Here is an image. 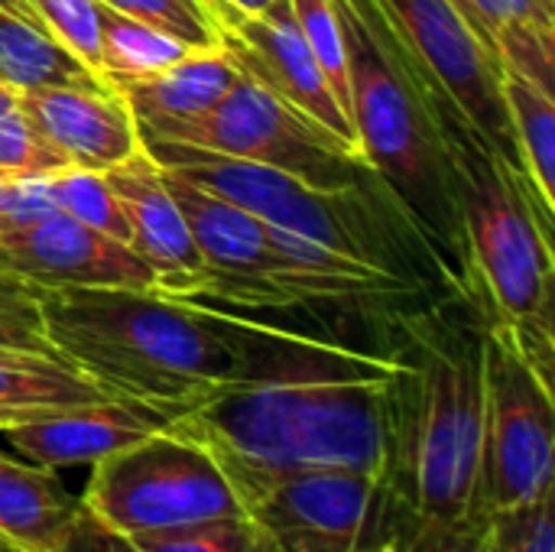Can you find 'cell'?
Returning <instances> with one entry per match:
<instances>
[{
  "label": "cell",
  "mask_w": 555,
  "mask_h": 552,
  "mask_svg": "<svg viewBox=\"0 0 555 552\" xmlns=\"http://www.w3.org/2000/svg\"><path fill=\"white\" fill-rule=\"evenodd\" d=\"M406 511L387 478L309 468L263 488L247 517L283 552H371Z\"/></svg>",
  "instance_id": "cell-10"
},
{
  "label": "cell",
  "mask_w": 555,
  "mask_h": 552,
  "mask_svg": "<svg viewBox=\"0 0 555 552\" xmlns=\"http://www.w3.org/2000/svg\"><path fill=\"white\" fill-rule=\"evenodd\" d=\"M49 33L94 75H101V26L98 0H33Z\"/></svg>",
  "instance_id": "cell-31"
},
{
  "label": "cell",
  "mask_w": 555,
  "mask_h": 552,
  "mask_svg": "<svg viewBox=\"0 0 555 552\" xmlns=\"http://www.w3.org/2000/svg\"><path fill=\"white\" fill-rule=\"evenodd\" d=\"M468 10L501 68L553 91L555 0H468Z\"/></svg>",
  "instance_id": "cell-21"
},
{
  "label": "cell",
  "mask_w": 555,
  "mask_h": 552,
  "mask_svg": "<svg viewBox=\"0 0 555 552\" xmlns=\"http://www.w3.org/2000/svg\"><path fill=\"white\" fill-rule=\"evenodd\" d=\"M400 42L442 85L465 120L517 169H524L501 91V59L452 0H374Z\"/></svg>",
  "instance_id": "cell-11"
},
{
  "label": "cell",
  "mask_w": 555,
  "mask_h": 552,
  "mask_svg": "<svg viewBox=\"0 0 555 552\" xmlns=\"http://www.w3.org/2000/svg\"><path fill=\"white\" fill-rule=\"evenodd\" d=\"M68 163L62 153L39 133L33 117L20 107L0 114V179H29V176H52Z\"/></svg>",
  "instance_id": "cell-29"
},
{
  "label": "cell",
  "mask_w": 555,
  "mask_h": 552,
  "mask_svg": "<svg viewBox=\"0 0 555 552\" xmlns=\"http://www.w3.org/2000/svg\"><path fill=\"white\" fill-rule=\"evenodd\" d=\"M0 552H23V550H16V547H10L7 540H0Z\"/></svg>",
  "instance_id": "cell-37"
},
{
  "label": "cell",
  "mask_w": 555,
  "mask_h": 552,
  "mask_svg": "<svg viewBox=\"0 0 555 552\" xmlns=\"http://www.w3.org/2000/svg\"><path fill=\"white\" fill-rule=\"evenodd\" d=\"M452 3H455V7H459V10H462V13H465L468 20H472V10H468V0H452ZM472 26H475V23H472Z\"/></svg>",
  "instance_id": "cell-36"
},
{
  "label": "cell",
  "mask_w": 555,
  "mask_h": 552,
  "mask_svg": "<svg viewBox=\"0 0 555 552\" xmlns=\"http://www.w3.org/2000/svg\"><path fill=\"white\" fill-rule=\"evenodd\" d=\"M39 309L55 355L114 397L195 407L237 368L218 309L156 290H39Z\"/></svg>",
  "instance_id": "cell-5"
},
{
  "label": "cell",
  "mask_w": 555,
  "mask_h": 552,
  "mask_svg": "<svg viewBox=\"0 0 555 552\" xmlns=\"http://www.w3.org/2000/svg\"><path fill=\"white\" fill-rule=\"evenodd\" d=\"M488 534L491 552H555L553 498L494 514Z\"/></svg>",
  "instance_id": "cell-32"
},
{
  "label": "cell",
  "mask_w": 555,
  "mask_h": 552,
  "mask_svg": "<svg viewBox=\"0 0 555 552\" xmlns=\"http://www.w3.org/2000/svg\"><path fill=\"white\" fill-rule=\"evenodd\" d=\"M98 26H101V68L98 72L111 88L159 75L192 52L182 42L163 36L159 29L101 0H98Z\"/></svg>",
  "instance_id": "cell-23"
},
{
  "label": "cell",
  "mask_w": 555,
  "mask_h": 552,
  "mask_svg": "<svg viewBox=\"0 0 555 552\" xmlns=\"http://www.w3.org/2000/svg\"><path fill=\"white\" fill-rule=\"evenodd\" d=\"M202 7L218 26L221 55L237 72L267 85L293 107L358 146L351 117L338 104L315 55L309 52L289 0H273L260 13H244L228 0H202Z\"/></svg>",
  "instance_id": "cell-12"
},
{
  "label": "cell",
  "mask_w": 555,
  "mask_h": 552,
  "mask_svg": "<svg viewBox=\"0 0 555 552\" xmlns=\"http://www.w3.org/2000/svg\"><path fill=\"white\" fill-rule=\"evenodd\" d=\"M234 78L237 68L221 55V49H202L159 75L117 85V91L127 101L140 137H166L208 114L228 94Z\"/></svg>",
  "instance_id": "cell-18"
},
{
  "label": "cell",
  "mask_w": 555,
  "mask_h": 552,
  "mask_svg": "<svg viewBox=\"0 0 555 552\" xmlns=\"http://www.w3.org/2000/svg\"><path fill=\"white\" fill-rule=\"evenodd\" d=\"M296 23L309 42V52L315 55L328 88L335 91L338 104L351 117V78H348V49L341 36V20L335 13L332 0H289ZM354 127V124H351Z\"/></svg>",
  "instance_id": "cell-26"
},
{
  "label": "cell",
  "mask_w": 555,
  "mask_h": 552,
  "mask_svg": "<svg viewBox=\"0 0 555 552\" xmlns=\"http://www.w3.org/2000/svg\"><path fill=\"white\" fill-rule=\"evenodd\" d=\"M49 185H52V198L59 211L130 247V224H127L117 192L107 182V172L65 166L52 172Z\"/></svg>",
  "instance_id": "cell-24"
},
{
  "label": "cell",
  "mask_w": 555,
  "mask_h": 552,
  "mask_svg": "<svg viewBox=\"0 0 555 552\" xmlns=\"http://www.w3.org/2000/svg\"><path fill=\"white\" fill-rule=\"evenodd\" d=\"M140 146L172 176L250 211L273 234L306 241L338 260L393 277L426 296L465 293L436 241L374 172L345 189H315L283 169L140 137Z\"/></svg>",
  "instance_id": "cell-4"
},
{
  "label": "cell",
  "mask_w": 555,
  "mask_h": 552,
  "mask_svg": "<svg viewBox=\"0 0 555 552\" xmlns=\"http://www.w3.org/2000/svg\"><path fill=\"white\" fill-rule=\"evenodd\" d=\"M81 504L120 537L247 514L218 459L172 426L94 462Z\"/></svg>",
  "instance_id": "cell-8"
},
{
  "label": "cell",
  "mask_w": 555,
  "mask_h": 552,
  "mask_svg": "<svg viewBox=\"0 0 555 552\" xmlns=\"http://www.w3.org/2000/svg\"><path fill=\"white\" fill-rule=\"evenodd\" d=\"M263 552H283L280 547H273V543H267V537H263Z\"/></svg>",
  "instance_id": "cell-38"
},
{
  "label": "cell",
  "mask_w": 555,
  "mask_h": 552,
  "mask_svg": "<svg viewBox=\"0 0 555 552\" xmlns=\"http://www.w3.org/2000/svg\"><path fill=\"white\" fill-rule=\"evenodd\" d=\"M101 3L159 29L163 36L182 42L192 52L218 49V26L211 23L202 0H101Z\"/></svg>",
  "instance_id": "cell-28"
},
{
  "label": "cell",
  "mask_w": 555,
  "mask_h": 552,
  "mask_svg": "<svg viewBox=\"0 0 555 552\" xmlns=\"http://www.w3.org/2000/svg\"><path fill=\"white\" fill-rule=\"evenodd\" d=\"M0 273L36 290H153V267L127 244L52 211L0 231Z\"/></svg>",
  "instance_id": "cell-13"
},
{
  "label": "cell",
  "mask_w": 555,
  "mask_h": 552,
  "mask_svg": "<svg viewBox=\"0 0 555 552\" xmlns=\"http://www.w3.org/2000/svg\"><path fill=\"white\" fill-rule=\"evenodd\" d=\"M107 182L124 205L130 224V251L153 267L156 283L185 280L205 270L192 231L172 192L166 189L163 166L143 146L120 166L107 169Z\"/></svg>",
  "instance_id": "cell-16"
},
{
  "label": "cell",
  "mask_w": 555,
  "mask_h": 552,
  "mask_svg": "<svg viewBox=\"0 0 555 552\" xmlns=\"http://www.w3.org/2000/svg\"><path fill=\"white\" fill-rule=\"evenodd\" d=\"M452 150L468 254L491 316L553 371V208L472 124L455 130Z\"/></svg>",
  "instance_id": "cell-6"
},
{
  "label": "cell",
  "mask_w": 555,
  "mask_h": 552,
  "mask_svg": "<svg viewBox=\"0 0 555 552\" xmlns=\"http://www.w3.org/2000/svg\"><path fill=\"white\" fill-rule=\"evenodd\" d=\"M218 312L237 368L172 429L218 459L244 511L273 482L309 468H354L390 482L403 312L387 322L312 312L309 325L296 322L299 312Z\"/></svg>",
  "instance_id": "cell-1"
},
{
  "label": "cell",
  "mask_w": 555,
  "mask_h": 552,
  "mask_svg": "<svg viewBox=\"0 0 555 552\" xmlns=\"http://www.w3.org/2000/svg\"><path fill=\"white\" fill-rule=\"evenodd\" d=\"M62 552H140V550L130 543V537L114 534L111 527H104L101 521H94V517L85 511V514H81V521H78V527H75V534H72V540L62 547Z\"/></svg>",
  "instance_id": "cell-33"
},
{
  "label": "cell",
  "mask_w": 555,
  "mask_h": 552,
  "mask_svg": "<svg viewBox=\"0 0 555 552\" xmlns=\"http://www.w3.org/2000/svg\"><path fill=\"white\" fill-rule=\"evenodd\" d=\"M555 495L553 371L520 332L488 319L485 329V436L478 508L491 521Z\"/></svg>",
  "instance_id": "cell-7"
},
{
  "label": "cell",
  "mask_w": 555,
  "mask_h": 552,
  "mask_svg": "<svg viewBox=\"0 0 555 552\" xmlns=\"http://www.w3.org/2000/svg\"><path fill=\"white\" fill-rule=\"evenodd\" d=\"M114 400L107 387L59 355L0 348V426H20L75 407Z\"/></svg>",
  "instance_id": "cell-19"
},
{
  "label": "cell",
  "mask_w": 555,
  "mask_h": 552,
  "mask_svg": "<svg viewBox=\"0 0 555 552\" xmlns=\"http://www.w3.org/2000/svg\"><path fill=\"white\" fill-rule=\"evenodd\" d=\"M169 140L260 166L283 169L315 189H345L374 176L354 143L332 133L286 98L237 72L228 94L198 120L176 127Z\"/></svg>",
  "instance_id": "cell-9"
},
{
  "label": "cell",
  "mask_w": 555,
  "mask_h": 552,
  "mask_svg": "<svg viewBox=\"0 0 555 552\" xmlns=\"http://www.w3.org/2000/svg\"><path fill=\"white\" fill-rule=\"evenodd\" d=\"M81 514V495H72L52 468L0 449V540L23 552H62Z\"/></svg>",
  "instance_id": "cell-17"
},
{
  "label": "cell",
  "mask_w": 555,
  "mask_h": 552,
  "mask_svg": "<svg viewBox=\"0 0 555 552\" xmlns=\"http://www.w3.org/2000/svg\"><path fill=\"white\" fill-rule=\"evenodd\" d=\"M501 91L527 179L555 208V98L550 88L504 68Z\"/></svg>",
  "instance_id": "cell-22"
},
{
  "label": "cell",
  "mask_w": 555,
  "mask_h": 552,
  "mask_svg": "<svg viewBox=\"0 0 555 552\" xmlns=\"http://www.w3.org/2000/svg\"><path fill=\"white\" fill-rule=\"evenodd\" d=\"M488 319L481 290L436 296L397 319L390 485L420 517L488 521L478 508Z\"/></svg>",
  "instance_id": "cell-2"
},
{
  "label": "cell",
  "mask_w": 555,
  "mask_h": 552,
  "mask_svg": "<svg viewBox=\"0 0 555 552\" xmlns=\"http://www.w3.org/2000/svg\"><path fill=\"white\" fill-rule=\"evenodd\" d=\"M228 3H234V7L244 10V13H260V10H267L273 0H228Z\"/></svg>",
  "instance_id": "cell-34"
},
{
  "label": "cell",
  "mask_w": 555,
  "mask_h": 552,
  "mask_svg": "<svg viewBox=\"0 0 555 552\" xmlns=\"http://www.w3.org/2000/svg\"><path fill=\"white\" fill-rule=\"evenodd\" d=\"M0 78L20 91L107 85L49 33L33 0H0Z\"/></svg>",
  "instance_id": "cell-20"
},
{
  "label": "cell",
  "mask_w": 555,
  "mask_h": 552,
  "mask_svg": "<svg viewBox=\"0 0 555 552\" xmlns=\"http://www.w3.org/2000/svg\"><path fill=\"white\" fill-rule=\"evenodd\" d=\"M39 133L68 166L107 172L140 150L133 114L117 88H29L20 91Z\"/></svg>",
  "instance_id": "cell-15"
},
{
  "label": "cell",
  "mask_w": 555,
  "mask_h": 552,
  "mask_svg": "<svg viewBox=\"0 0 555 552\" xmlns=\"http://www.w3.org/2000/svg\"><path fill=\"white\" fill-rule=\"evenodd\" d=\"M7 189H10V179H0V231L7 228Z\"/></svg>",
  "instance_id": "cell-35"
},
{
  "label": "cell",
  "mask_w": 555,
  "mask_h": 552,
  "mask_svg": "<svg viewBox=\"0 0 555 552\" xmlns=\"http://www.w3.org/2000/svg\"><path fill=\"white\" fill-rule=\"evenodd\" d=\"M351 78V124L367 166L436 241L465 286H478L455 179L465 114L400 42L374 0H332Z\"/></svg>",
  "instance_id": "cell-3"
},
{
  "label": "cell",
  "mask_w": 555,
  "mask_h": 552,
  "mask_svg": "<svg viewBox=\"0 0 555 552\" xmlns=\"http://www.w3.org/2000/svg\"><path fill=\"white\" fill-rule=\"evenodd\" d=\"M185 410L189 403H150L133 397H114L10 426L0 436H7L10 446L26 462L59 472L94 465L114 452H124L140 439L169 429Z\"/></svg>",
  "instance_id": "cell-14"
},
{
  "label": "cell",
  "mask_w": 555,
  "mask_h": 552,
  "mask_svg": "<svg viewBox=\"0 0 555 552\" xmlns=\"http://www.w3.org/2000/svg\"><path fill=\"white\" fill-rule=\"evenodd\" d=\"M130 543L140 552H263V534L247 514H237L137 534Z\"/></svg>",
  "instance_id": "cell-25"
},
{
  "label": "cell",
  "mask_w": 555,
  "mask_h": 552,
  "mask_svg": "<svg viewBox=\"0 0 555 552\" xmlns=\"http://www.w3.org/2000/svg\"><path fill=\"white\" fill-rule=\"evenodd\" d=\"M0 433H3V426H0Z\"/></svg>",
  "instance_id": "cell-39"
},
{
  "label": "cell",
  "mask_w": 555,
  "mask_h": 552,
  "mask_svg": "<svg viewBox=\"0 0 555 552\" xmlns=\"http://www.w3.org/2000/svg\"><path fill=\"white\" fill-rule=\"evenodd\" d=\"M371 552H491V534L488 521L446 524L420 517L406 508Z\"/></svg>",
  "instance_id": "cell-27"
},
{
  "label": "cell",
  "mask_w": 555,
  "mask_h": 552,
  "mask_svg": "<svg viewBox=\"0 0 555 552\" xmlns=\"http://www.w3.org/2000/svg\"><path fill=\"white\" fill-rule=\"evenodd\" d=\"M0 348L55 355L42 325L39 290L10 273H0Z\"/></svg>",
  "instance_id": "cell-30"
}]
</instances>
